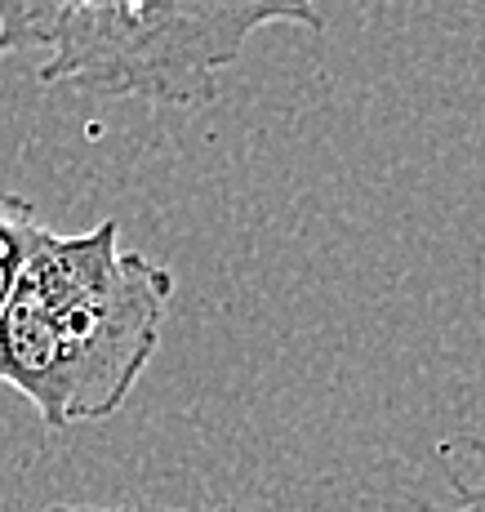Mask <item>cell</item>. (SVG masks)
I'll list each match as a JSON object with an SVG mask.
<instances>
[{"instance_id": "obj_5", "label": "cell", "mask_w": 485, "mask_h": 512, "mask_svg": "<svg viewBox=\"0 0 485 512\" xmlns=\"http://www.w3.org/2000/svg\"><path fill=\"white\" fill-rule=\"evenodd\" d=\"M36 228H41V223H36L32 201L18 196V192H9V187H0V303H5L18 263H23L27 236H32Z\"/></svg>"}, {"instance_id": "obj_4", "label": "cell", "mask_w": 485, "mask_h": 512, "mask_svg": "<svg viewBox=\"0 0 485 512\" xmlns=\"http://www.w3.org/2000/svg\"><path fill=\"white\" fill-rule=\"evenodd\" d=\"M441 464L459 508L485 512V437H450L441 446Z\"/></svg>"}, {"instance_id": "obj_7", "label": "cell", "mask_w": 485, "mask_h": 512, "mask_svg": "<svg viewBox=\"0 0 485 512\" xmlns=\"http://www.w3.org/2000/svg\"><path fill=\"white\" fill-rule=\"evenodd\" d=\"M205 512H250V508H232V504H227V508H205Z\"/></svg>"}, {"instance_id": "obj_1", "label": "cell", "mask_w": 485, "mask_h": 512, "mask_svg": "<svg viewBox=\"0 0 485 512\" xmlns=\"http://www.w3.org/2000/svg\"><path fill=\"white\" fill-rule=\"evenodd\" d=\"M116 232V219L36 228L0 303V383L49 428L116 415L161 348L174 272L121 250Z\"/></svg>"}, {"instance_id": "obj_8", "label": "cell", "mask_w": 485, "mask_h": 512, "mask_svg": "<svg viewBox=\"0 0 485 512\" xmlns=\"http://www.w3.org/2000/svg\"><path fill=\"white\" fill-rule=\"evenodd\" d=\"M454 512H477V508H454Z\"/></svg>"}, {"instance_id": "obj_2", "label": "cell", "mask_w": 485, "mask_h": 512, "mask_svg": "<svg viewBox=\"0 0 485 512\" xmlns=\"http://www.w3.org/2000/svg\"><path fill=\"white\" fill-rule=\"evenodd\" d=\"M272 23L325 32L321 0H107L85 45L45 85L201 107L219 94V72Z\"/></svg>"}, {"instance_id": "obj_6", "label": "cell", "mask_w": 485, "mask_h": 512, "mask_svg": "<svg viewBox=\"0 0 485 512\" xmlns=\"http://www.w3.org/2000/svg\"><path fill=\"white\" fill-rule=\"evenodd\" d=\"M45 512H130V508H81V504H49Z\"/></svg>"}, {"instance_id": "obj_3", "label": "cell", "mask_w": 485, "mask_h": 512, "mask_svg": "<svg viewBox=\"0 0 485 512\" xmlns=\"http://www.w3.org/2000/svg\"><path fill=\"white\" fill-rule=\"evenodd\" d=\"M103 5L107 0H0V58L41 49V81H49L85 45Z\"/></svg>"}]
</instances>
